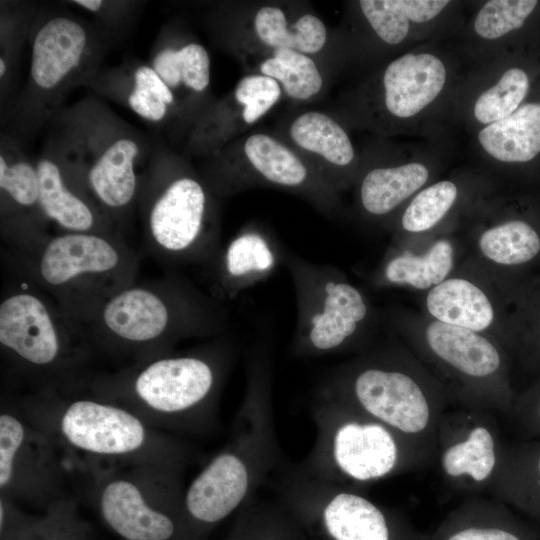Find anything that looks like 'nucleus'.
Instances as JSON below:
<instances>
[{
    "label": "nucleus",
    "mask_w": 540,
    "mask_h": 540,
    "mask_svg": "<svg viewBox=\"0 0 540 540\" xmlns=\"http://www.w3.org/2000/svg\"><path fill=\"white\" fill-rule=\"evenodd\" d=\"M478 248L499 266L522 267L540 258V233L526 221L509 220L485 230Z\"/></svg>",
    "instance_id": "31"
},
{
    "label": "nucleus",
    "mask_w": 540,
    "mask_h": 540,
    "mask_svg": "<svg viewBox=\"0 0 540 540\" xmlns=\"http://www.w3.org/2000/svg\"><path fill=\"white\" fill-rule=\"evenodd\" d=\"M23 417L49 440L66 469L92 478L132 466L182 470L189 457L180 440L95 394H43L26 404Z\"/></svg>",
    "instance_id": "1"
},
{
    "label": "nucleus",
    "mask_w": 540,
    "mask_h": 540,
    "mask_svg": "<svg viewBox=\"0 0 540 540\" xmlns=\"http://www.w3.org/2000/svg\"><path fill=\"white\" fill-rule=\"evenodd\" d=\"M423 343L428 357L469 409L509 412L514 403L503 352L479 332L432 320Z\"/></svg>",
    "instance_id": "10"
},
{
    "label": "nucleus",
    "mask_w": 540,
    "mask_h": 540,
    "mask_svg": "<svg viewBox=\"0 0 540 540\" xmlns=\"http://www.w3.org/2000/svg\"><path fill=\"white\" fill-rule=\"evenodd\" d=\"M428 176V169L415 162L372 169L360 184L361 206L372 216H384L421 188Z\"/></svg>",
    "instance_id": "28"
},
{
    "label": "nucleus",
    "mask_w": 540,
    "mask_h": 540,
    "mask_svg": "<svg viewBox=\"0 0 540 540\" xmlns=\"http://www.w3.org/2000/svg\"><path fill=\"white\" fill-rule=\"evenodd\" d=\"M119 250L92 232H68L51 239L39 257L38 273L48 285L64 287L84 276H102L120 264Z\"/></svg>",
    "instance_id": "17"
},
{
    "label": "nucleus",
    "mask_w": 540,
    "mask_h": 540,
    "mask_svg": "<svg viewBox=\"0 0 540 540\" xmlns=\"http://www.w3.org/2000/svg\"><path fill=\"white\" fill-rule=\"evenodd\" d=\"M230 357L224 346L157 358L94 394L159 430L197 433L213 422Z\"/></svg>",
    "instance_id": "3"
},
{
    "label": "nucleus",
    "mask_w": 540,
    "mask_h": 540,
    "mask_svg": "<svg viewBox=\"0 0 540 540\" xmlns=\"http://www.w3.org/2000/svg\"><path fill=\"white\" fill-rule=\"evenodd\" d=\"M0 188L17 204L31 207L38 203L39 178L37 169L25 161L8 163L0 157Z\"/></svg>",
    "instance_id": "38"
},
{
    "label": "nucleus",
    "mask_w": 540,
    "mask_h": 540,
    "mask_svg": "<svg viewBox=\"0 0 540 540\" xmlns=\"http://www.w3.org/2000/svg\"><path fill=\"white\" fill-rule=\"evenodd\" d=\"M101 320L117 340L134 345L221 332L222 308L189 288L169 295L143 287L126 288L104 305Z\"/></svg>",
    "instance_id": "9"
},
{
    "label": "nucleus",
    "mask_w": 540,
    "mask_h": 540,
    "mask_svg": "<svg viewBox=\"0 0 540 540\" xmlns=\"http://www.w3.org/2000/svg\"><path fill=\"white\" fill-rule=\"evenodd\" d=\"M6 72V63H5V60L3 58L0 59V75L1 77L4 76Z\"/></svg>",
    "instance_id": "43"
},
{
    "label": "nucleus",
    "mask_w": 540,
    "mask_h": 540,
    "mask_svg": "<svg viewBox=\"0 0 540 540\" xmlns=\"http://www.w3.org/2000/svg\"><path fill=\"white\" fill-rule=\"evenodd\" d=\"M283 140L336 190L355 157L351 140L330 115L318 110L297 114L286 126Z\"/></svg>",
    "instance_id": "16"
},
{
    "label": "nucleus",
    "mask_w": 540,
    "mask_h": 540,
    "mask_svg": "<svg viewBox=\"0 0 540 540\" xmlns=\"http://www.w3.org/2000/svg\"><path fill=\"white\" fill-rule=\"evenodd\" d=\"M510 411L528 434L540 436V380L513 403Z\"/></svg>",
    "instance_id": "39"
},
{
    "label": "nucleus",
    "mask_w": 540,
    "mask_h": 540,
    "mask_svg": "<svg viewBox=\"0 0 540 540\" xmlns=\"http://www.w3.org/2000/svg\"><path fill=\"white\" fill-rule=\"evenodd\" d=\"M478 139L499 161H530L540 152V103H527L510 116L488 124Z\"/></svg>",
    "instance_id": "25"
},
{
    "label": "nucleus",
    "mask_w": 540,
    "mask_h": 540,
    "mask_svg": "<svg viewBox=\"0 0 540 540\" xmlns=\"http://www.w3.org/2000/svg\"><path fill=\"white\" fill-rule=\"evenodd\" d=\"M529 90L527 74L519 68L507 70L500 80L483 92L474 106L475 118L491 124L514 113Z\"/></svg>",
    "instance_id": "34"
},
{
    "label": "nucleus",
    "mask_w": 540,
    "mask_h": 540,
    "mask_svg": "<svg viewBox=\"0 0 540 540\" xmlns=\"http://www.w3.org/2000/svg\"><path fill=\"white\" fill-rule=\"evenodd\" d=\"M173 102V91L152 67L136 69L128 103L137 115L152 122L161 121Z\"/></svg>",
    "instance_id": "36"
},
{
    "label": "nucleus",
    "mask_w": 540,
    "mask_h": 540,
    "mask_svg": "<svg viewBox=\"0 0 540 540\" xmlns=\"http://www.w3.org/2000/svg\"><path fill=\"white\" fill-rule=\"evenodd\" d=\"M149 230L158 247L178 259L201 261L219 254L210 196L192 175H178L166 185L151 208Z\"/></svg>",
    "instance_id": "13"
},
{
    "label": "nucleus",
    "mask_w": 540,
    "mask_h": 540,
    "mask_svg": "<svg viewBox=\"0 0 540 540\" xmlns=\"http://www.w3.org/2000/svg\"><path fill=\"white\" fill-rule=\"evenodd\" d=\"M425 303L433 320L479 333L487 330L495 320L489 297L465 278L445 279L429 290Z\"/></svg>",
    "instance_id": "23"
},
{
    "label": "nucleus",
    "mask_w": 540,
    "mask_h": 540,
    "mask_svg": "<svg viewBox=\"0 0 540 540\" xmlns=\"http://www.w3.org/2000/svg\"><path fill=\"white\" fill-rule=\"evenodd\" d=\"M274 487L322 540H412L417 530L361 491L283 468Z\"/></svg>",
    "instance_id": "8"
},
{
    "label": "nucleus",
    "mask_w": 540,
    "mask_h": 540,
    "mask_svg": "<svg viewBox=\"0 0 540 540\" xmlns=\"http://www.w3.org/2000/svg\"><path fill=\"white\" fill-rule=\"evenodd\" d=\"M487 415L473 409L443 414L436 452L441 471L452 484L480 489L491 483L503 446Z\"/></svg>",
    "instance_id": "14"
},
{
    "label": "nucleus",
    "mask_w": 540,
    "mask_h": 540,
    "mask_svg": "<svg viewBox=\"0 0 540 540\" xmlns=\"http://www.w3.org/2000/svg\"><path fill=\"white\" fill-rule=\"evenodd\" d=\"M152 68L171 90L183 87L203 92L210 83V57L198 43L162 49L156 54Z\"/></svg>",
    "instance_id": "33"
},
{
    "label": "nucleus",
    "mask_w": 540,
    "mask_h": 540,
    "mask_svg": "<svg viewBox=\"0 0 540 540\" xmlns=\"http://www.w3.org/2000/svg\"><path fill=\"white\" fill-rule=\"evenodd\" d=\"M272 535L269 534H258V535H250V537L246 540H278L276 537H271ZM245 540V538L241 539Z\"/></svg>",
    "instance_id": "42"
},
{
    "label": "nucleus",
    "mask_w": 540,
    "mask_h": 540,
    "mask_svg": "<svg viewBox=\"0 0 540 540\" xmlns=\"http://www.w3.org/2000/svg\"><path fill=\"white\" fill-rule=\"evenodd\" d=\"M446 81L442 61L430 53H407L393 60L382 77L384 104L399 118L419 113L440 93Z\"/></svg>",
    "instance_id": "19"
},
{
    "label": "nucleus",
    "mask_w": 540,
    "mask_h": 540,
    "mask_svg": "<svg viewBox=\"0 0 540 540\" xmlns=\"http://www.w3.org/2000/svg\"><path fill=\"white\" fill-rule=\"evenodd\" d=\"M447 0H361L359 6L375 33L386 43L402 42L409 21L425 22L437 16Z\"/></svg>",
    "instance_id": "30"
},
{
    "label": "nucleus",
    "mask_w": 540,
    "mask_h": 540,
    "mask_svg": "<svg viewBox=\"0 0 540 540\" xmlns=\"http://www.w3.org/2000/svg\"><path fill=\"white\" fill-rule=\"evenodd\" d=\"M315 440L298 467L308 476L361 491L428 457L387 426L337 400L318 396Z\"/></svg>",
    "instance_id": "5"
},
{
    "label": "nucleus",
    "mask_w": 540,
    "mask_h": 540,
    "mask_svg": "<svg viewBox=\"0 0 540 540\" xmlns=\"http://www.w3.org/2000/svg\"><path fill=\"white\" fill-rule=\"evenodd\" d=\"M255 40L266 50L290 49L307 55L320 52L327 42L323 21L312 13H304L289 22L286 12L277 5H263L251 17Z\"/></svg>",
    "instance_id": "24"
},
{
    "label": "nucleus",
    "mask_w": 540,
    "mask_h": 540,
    "mask_svg": "<svg viewBox=\"0 0 540 540\" xmlns=\"http://www.w3.org/2000/svg\"><path fill=\"white\" fill-rule=\"evenodd\" d=\"M62 517L50 516L45 519L44 523L41 521L36 525L23 539L21 540H58L57 524L61 521Z\"/></svg>",
    "instance_id": "40"
},
{
    "label": "nucleus",
    "mask_w": 540,
    "mask_h": 540,
    "mask_svg": "<svg viewBox=\"0 0 540 540\" xmlns=\"http://www.w3.org/2000/svg\"><path fill=\"white\" fill-rule=\"evenodd\" d=\"M454 261V245L447 239H441L419 255L411 252L391 255L384 262L377 279L382 284L430 290L447 279Z\"/></svg>",
    "instance_id": "27"
},
{
    "label": "nucleus",
    "mask_w": 540,
    "mask_h": 540,
    "mask_svg": "<svg viewBox=\"0 0 540 540\" xmlns=\"http://www.w3.org/2000/svg\"><path fill=\"white\" fill-rule=\"evenodd\" d=\"M87 34L77 21L54 17L35 34L31 78L43 90L60 86L80 66L87 50Z\"/></svg>",
    "instance_id": "20"
},
{
    "label": "nucleus",
    "mask_w": 540,
    "mask_h": 540,
    "mask_svg": "<svg viewBox=\"0 0 540 540\" xmlns=\"http://www.w3.org/2000/svg\"><path fill=\"white\" fill-rule=\"evenodd\" d=\"M0 344L14 360L37 371L58 370L75 359L51 311L29 292L1 302Z\"/></svg>",
    "instance_id": "15"
},
{
    "label": "nucleus",
    "mask_w": 540,
    "mask_h": 540,
    "mask_svg": "<svg viewBox=\"0 0 540 540\" xmlns=\"http://www.w3.org/2000/svg\"><path fill=\"white\" fill-rule=\"evenodd\" d=\"M138 144L130 138L112 142L93 163L88 181L97 198L107 207L121 208L134 197L137 186L135 160Z\"/></svg>",
    "instance_id": "26"
},
{
    "label": "nucleus",
    "mask_w": 540,
    "mask_h": 540,
    "mask_svg": "<svg viewBox=\"0 0 540 540\" xmlns=\"http://www.w3.org/2000/svg\"><path fill=\"white\" fill-rule=\"evenodd\" d=\"M285 253L265 229L245 226L218 254V295L232 298L267 280L284 263Z\"/></svg>",
    "instance_id": "18"
},
{
    "label": "nucleus",
    "mask_w": 540,
    "mask_h": 540,
    "mask_svg": "<svg viewBox=\"0 0 540 540\" xmlns=\"http://www.w3.org/2000/svg\"><path fill=\"white\" fill-rule=\"evenodd\" d=\"M432 540H538L499 502L469 501L452 511L429 534Z\"/></svg>",
    "instance_id": "21"
},
{
    "label": "nucleus",
    "mask_w": 540,
    "mask_h": 540,
    "mask_svg": "<svg viewBox=\"0 0 540 540\" xmlns=\"http://www.w3.org/2000/svg\"><path fill=\"white\" fill-rule=\"evenodd\" d=\"M457 198V187L451 181H440L422 190L405 209L401 225L410 233L433 228L450 210Z\"/></svg>",
    "instance_id": "35"
},
{
    "label": "nucleus",
    "mask_w": 540,
    "mask_h": 540,
    "mask_svg": "<svg viewBox=\"0 0 540 540\" xmlns=\"http://www.w3.org/2000/svg\"><path fill=\"white\" fill-rule=\"evenodd\" d=\"M535 0H491L478 12L474 28L485 39H496L523 26Z\"/></svg>",
    "instance_id": "37"
},
{
    "label": "nucleus",
    "mask_w": 540,
    "mask_h": 540,
    "mask_svg": "<svg viewBox=\"0 0 540 540\" xmlns=\"http://www.w3.org/2000/svg\"><path fill=\"white\" fill-rule=\"evenodd\" d=\"M284 264L297 307L291 356L317 357L360 343L372 319L366 295L335 266L314 263L288 251Z\"/></svg>",
    "instance_id": "6"
},
{
    "label": "nucleus",
    "mask_w": 540,
    "mask_h": 540,
    "mask_svg": "<svg viewBox=\"0 0 540 540\" xmlns=\"http://www.w3.org/2000/svg\"><path fill=\"white\" fill-rule=\"evenodd\" d=\"M75 3L92 12L99 11L103 6V2L99 0H77Z\"/></svg>",
    "instance_id": "41"
},
{
    "label": "nucleus",
    "mask_w": 540,
    "mask_h": 540,
    "mask_svg": "<svg viewBox=\"0 0 540 540\" xmlns=\"http://www.w3.org/2000/svg\"><path fill=\"white\" fill-rule=\"evenodd\" d=\"M213 185L224 195L253 187L280 189L304 198L325 215L337 207V190L283 139L264 132L238 142Z\"/></svg>",
    "instance_id": "11"
},
{
    "label": "nucleus",
    "mask_w": 540,
    "mask_h": 540,
    "mask_svg": "<svg viewBox=\"0 0 540 540\" xmlns=\"http://www.w3.org/2000/svg\"><path fill=\"white\" fill-rule=\"evenodd\" d=\"M318 396L342 402L404 437L427 457L436 453L447 398L389 352H372L336 368Z\"/></svg>",
    "instance_id": "4"
},
{
    "label": "nucleus",
    "mask_w": 540,
    "mask_h": 540,
    "mask_svg": "<svg viewBox=\"0 0 540 540\" xmlns=\"http://www.w3.org/2000/svg\"><path fill=\"white\" fill-rule=\"evenodd\" d=\"M36 169L38 204L43 213L69 232H91L95 226L94 212L66 186L58 165L52 160L42 159Z\"/></svg>",
    "instance_id": "29"
},
{
    "label": "nucleus",
    "mask_w": 540,
    "mask_h": 540,
    "mask_svg": "<svg viewBox=\"0 0 540 540\" xmlns=\"http://www.w3.org/2000/svg\"><path fill=\"white\" fill-rule=\"evenodd\" d=\"M258 72L276 80L287 97L306 101L316 97L324 86V79L310 55L290 50L269 51L258 64Z\"/></svg>",
    "instance_id": "32"
},
{
    "label": "nucleus",
    "mask_w": 540,
    "mask_h": 540,
    "mask_svg": "<svg viewBox=\"0 0 540 540\" xmlns=\"http://www.w3.org/2000/svg\"><path fill=\"white\" fill-rule=\"evenodd\" d=\"M280 463L272 406L269 341L250 351L246 387L230 439L184 492L188 529H205L248 504Z\"/></svg>",
    "instance_id": "2"
},
{
    "label": "nucleus",
    "mask_w": 540,
    "mask_h": 540,
    "mask_svg": "<svg viewBox=\"0 0 540 540\" xmlns=\"http://www.w3.org/2000/svg\"><path fill=\"white\" fill-rule=\"evenodd\" d=\"M65 467L49 440L23 416L0 414V497L49 508L62 500Z\"/></svg>",
    "instance_id": "12"
},
{
    "label": "nucleus",
    "mask_w": 540,
    "mask_h": 540,
    "mask_svg": "<svg viewBox=\"0 0 540 540\" xmlns=\"http://www.w3.org/2000/svg\"><path fill=\"white\" fill-rule=\"evenodd\" d=\"M181 471L132 466L93 478L102 520L123 540H176L188 531Z\"/></svg>",
    "instance_id": "7"
},
{
    "label": "nucleus",
    "mask_w": 540,
    "mask_h": 540,
    "mask_svg": "<svg viewBox=\"0 0 540 540\" xmlns=\"http://www.w3.org/2000/svg\"><path fill=\"white\" fill-rule=\"evenodd\" d=\"M495 497L540 525V441L502 447L488 486Z\"/></svg>",
    "instance_id": "22"
}]
</instances>
